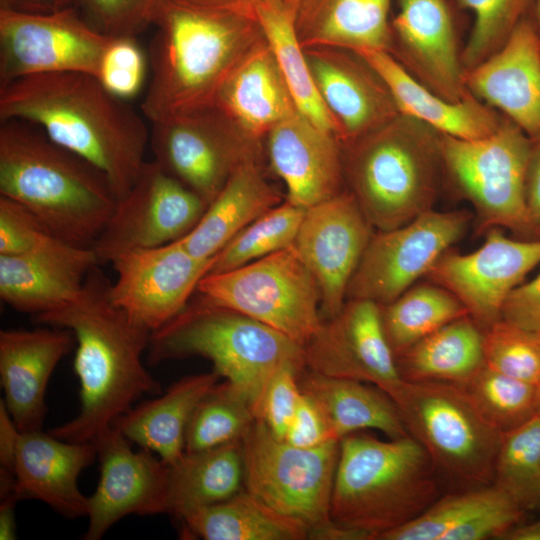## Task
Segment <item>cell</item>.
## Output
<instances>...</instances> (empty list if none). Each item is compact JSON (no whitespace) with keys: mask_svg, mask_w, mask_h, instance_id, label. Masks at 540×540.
Listing matches in <instances>:
<instances>
[{"mask_svg":"<svg viewBox=\"0 0 540 540\" xmlns=\"http://www.w3.org/2000/svg\"><path fill=\"white\" fill-rule=\"evenodd\" d=\"M111 281L99 265L76 298L33 316L36 323L70 330L75 338L74 371L80 383L78 415L50 433L70 442H94L145 394L160 384L142 362L151 332L134 323L110 299Z\"/></svg>","mask_w":540,"mask_h":540,"instance_id":"cell-1","label":"cell"},{"mask_svg":"<svg viewBox=\"0 0 540 540\" xmlns=\"http://www.w3.org/2000/svg\"><path fill=\"white\" fill-rule=\"evenodd\" d=\"M7 119L38 126L97 167L118 201L146 162L150 131L143 117L91 74L34 75L0 86V120Z\"/></svg>","mask_w":540,"mask_h":540,"instance_id":"cell-2","label":"cell"},{"mask_svg":"<svg viewBox=\"0 0 540 540\" xmlns=\"http://www.w3.org/2000/svg\"><path fill=\"white\" fill-rule=\"evenodd\" d=\"M149 46L151 71L141 103L150 123L214 105L238 63L264 38L256 19L161 0Z\"/></svg>","mask_w":540,"mask_h":540,"instance_id":"cell-3","label":"cell"},{"mask_svg":"<svg viewBox=\"0 0 540 540\" xmlns=\"http://www.w3.org/2000/svg\"><path fill=\"white\" fill-rule=\"evenodd\" d=\"M0 195L31 210L57 237L92 247L118 199L107 176L38 126L0 120Z\"/></svg>","mask_w":540,"mask_h":540,"instance_id":"cell-4","label":"cell"},{"mask_svg":"<svg viewBox=\"0 0 540 540\" xmlns=\"http://www.w3.org/2000/svg\"><path fill=\"white\" fill-rule=\"evenodd\" d=\"M438 474L410 435L380 440L354 432L340 440L330 517L375 540L417 518L440 496Z\"/></svg>","mask_w":540,"mask_h":540,"instance_id":"cell-5","label":"cell"},{"mask_svg":"<svg viewBox=\"0 0 540 540\" xmlns=\"http://www.w3.org/2000/svg\"><path fill=\"white\" fill-rule=\"evenodd\" d=\"M344 179L378 231L433 209L444 172L440 133L405 115L344 144Z\"/></svg>","mask_w":540,"mask_h":540,"instance_id":"cell-6","label":"cell"},{"mask_svg":"<svg viewBox=\"0 0 540 540\" xmlns=\"http://www.w3.org/2000/svg\"><path fill=\"white\" fill-rule=\"evenodd\" d=\"M148 361L190 356L210 360L219 376L237 387L256 414L264 388L287 361L305 365L304 347L274 328L201 296L151 333ZM306 367V366H305Z\"/></svg>","mask_w":540,"mask_h":540,"instance_id":"cell-7","label":"cell"},{"mask_svg":"<svg viewBox=\"0 0 540 540\" xmlns=\"http://www.w3.org/2000/svg\"><path fill=\"white\" fill-rule=\"evenodd\" d=\"M392 400L438 476L459 490L492 484L503 433L487 421L461 384L404 381Z\"/></svg>","mask_w":540,"mask_h":540,"instance_id":"cell-8","label":"cell"},{"mask_svg":"<svg viewBox=\"0 0 540 540\" xmlns=\"http://www.w3.org/2000/svg\"><path fill=\"white\" fill-rule=\"evenodd\" d=\"M444 172L473 205L479 233L511 230L522 239H539L526 198V173L533 141L506 117L480 139L440 134Z\"/></svg>","mask_w":540,"mask_h":540,"instance_id":"cell-9","label":"cell"},{"mask_svg":"<svg viewBox=\"0 0 540 540\" xmlns=\"http://www.w3.org/2000/svg\"><path fill=\"white\" fill-rule=\"evenodd\" d=\"M242 444L245 490L303 522L310 539L324 540L334 525L330 506L340 441L315 448L295 447L255 419Z\"/></svg>","mask_w":540,"mask_h":540,"instance_id":"cell-10","label":"cell"},{"mask_svg":"<svg viewBox=\"0 0 540 540\" xmlns=\"http://www.w3.org/2000/svg\"><path fill=\"white\" fill-rule=\"evenodd\" d=\"M197 291L207 302L262 322L303 347L322 323L316 279L294 245L232 270L208 273Z\"/></svg>","mask_w":540,"mask_h":540,"instance_id":"cell-11","label":"cell"},{"mask_svg":"<svg viewBox=\"0 0 540 540\" xmlns=\"http://www.w3.org/2000/svg\"><path fill=\"white\" fill-rule=\"evenodd\" d=\"M112 39L93 28L76 7L51 13L0 9V86L52 73L98 77Z\"/></svg>","mask_w":540,"mask_h":540,"instance_id":"cell-12","label":"cell"},{"mask_svg":"<svg viewBox=\"0 0 540 540\" xmlns=\"http://www.w3.org/2000/svg\"><path fill=\"white\" fill-rule=\"evenodd\" d=\"M470 214L434 209L400 227L373 234L347 288V299L380 306L399 297L465 234Z\"/></svg>","mask_w":540,"mask_h":540,"instance_id":"cell-13","label":"cell"},{"mask_svg":"<svg viewBox=\"0 0 540 540\" xmlns=\"http://www.w3.org/2000/svg\"><path fill=\"white\" fill-rule=\"evenodd\" d=\"M149 144L153 160L207 206L234 171L255 158V141L215 106L151 122Z\"/></svg>","mask_w":540,"mask_h":540,"instance_id":"cell-14","label":"cell"},{"mask_svg":"<svg viewBox=\"0 0 540 540\" xmlns=\"http://www.w3.org/2000/svg\"><path fill=\"white\" fill-rule=\"evenodd\" d=\"M206 207L199 195L154 160L146 161L92 248L104 264L130 250L176 241L195 227Z\"/></svg>","mask_w":540,"mask_h":540,"instance_id":"cell-15","label":"cell"},{"mask_svg":"<svg viewBox=\"0 0 540 540\" xmlns=\"http://www.w3.org/2000/svg\"><path fill=\"white\" fill-rule=\"evenodd\" d=\"M214 258L192 255L181 240L127 251L111 262L117 273L109 296L130 320L151 333L187 305Z\"/></svg>","mask_w":540,"mask_h":540,"instance_id":"cell-16","label":"cell"},{"mask_svg":"<svg viewBox=\"0 0 540 540\" xmlns=\"http://www.w3.org/2000/svg\"><path fill=\"white\" fill-rule=\"evenodd\" d=\"M538 264L540 238L512 239L500 228H492L481 247L473 252L447 250L426 277L456 296L485 330L502 319L507 297Z\"/></svg>","mask_w":540,"mask_h":540,"instance_id":"cell-17","label":"cell"},{"mask_svg":"<svg viewBox=\"0 0 540 540\" xmlns=\"http://www.w3.org/2000/svg\"><path fill=\"white\" fill-rule=\"evenodd\" d=\"M306 369L373 384L391 399L404 383L385 336L380 305L347 299L333 317L322 320L304 346Z\"/></svg>","mask_w":540,"mask_h":540,"instance_id":"cell-18","label":"cell"},{"mask_svg":"<svg viewBox=\"0 0 540 540\" xmlns=\"http://www.w3.org/2000/svg\"><path fill=\"white\" fill-rule=\"evenodd\" d=\"M372 229L350 191L306 209L294 247L316 279L322 320L335 316L345 304Z\"/></svg>","mask_w":540,"mask_h":540,"instance_id":"cell-19","label":"cell"},{"mask_svg":"<svg viewBox=\"0 0 540 540\" xmlns=\"http://www.w3.org/2000/svg\"><path fill=\"white\" fill-rule=\"evenodd\" d=\"M389 53L420 83L459 102L465 85L462 51L449 0H398Z\"/></svg>","mask_w":540,"mask_h":540,"instance_id":"cell-20","label":"cell"},{"mask_svg":"<svg viewBox=\"0 0 540 540\" xmlns=\"http://www.w3.org/2000/svg\"><path fill=\"white\" fill-rule=\"evenodd\" d=\"M100 463L96 490L88 497L85 540H99L121 518L162 513L167 465L154 453L134 451L115 425L94 441Z\"/></svg>","mask_w":540,"mask_h":540,"instance_id":"cell-21","label":"cell"},{"mask_svg":"<svg viewBox=\"0 0 540 540\" xmlns=\"http://www.w3.org/2000/svg\"><path fill=\"white\" fill-rule=\"evenodd\" d=\"M96 265L92 247L51 235L23 254L0 255V297L17 311L46 313L76 298Z\"/></svg>","mask_w":540,"mask_h":540,"instance_id":"cell-22","label":"cell"},{"mask_svg":"<svg viewBox=\"0 0 540 540\" xmlns=\"http://www.w3.org/2000/svg\"><path fill=\"white\" fill-rule=\"evenodd\" d=\"M304 51L323 102L338 124V140L343 145L399 114L383 80L357 53L326 46Z\"/></svg>","mask_w":540,"mask_h":540,"instance_id":"cell-23","label":"cell"},{"mask_svg":"<svg viewBox=\"0 0 540 540\" xmlns=\"http://www.w3.org/2000/svg\"><path fill=\"white\" fill-rule=\"evenodd\" d=\"M468 91L532 141L540 138V34L526 15L503 46L465 73Z\"/></svg>","mask_w":540,"mask_h":540,"instance_id":"cell-24","label":"cell"},{"mask_svg":"<svg viewBox=\"0 0 540 540\" xmlns=\"http://www.w3.org/2000/svg\"><path fill=\"white\" fill-rule=\"evenodd\" d=\"M267 135L270 161L286 184L289 202L307 209L342 192V150L335 135L298 111Z\"/></svg>","mask_w":540,"mask_h":540,"instance_id":"cell-25","label":"cell"},{"mask_svg":"<svg viewBox=\"0 0 540 540\" xmlns=\"http://www.w3.org/2000/svg\"><path fill=\"white\" fill-rule=\"evenodd\" d=\"M74 345L65 328L0 331L2 400L20 432L42 429L48 381Z\"/></svg>","mask_w":540,"mask_h":540,"instance_id":"cell-26","label":"cell"},{"mask_svg":"<svg viewBox=\"0 0 540 540\" xmlns=\"http://www.w3.org/2000/svg\"><path fill=\"white\" fill-rule=\"evenodd\" d=\"M96 457L94 442H70L42 429L21 432L13 495L42 501L67 518L87 516L88 497L78 477Z\"/></svg>","mask_w":540,"mask_h":540,"instance_id":"cell-27","label":"cell"},{"mask_svg":"<svg viewBox=\"0 0 540 540\" xmlns=\"http://www.w3.org/2000/svg\"><path fill=\"white\" fill-rule=\"evenodd\" d=\"M353 52L380 76L400 114L440 134L480 139L495 132L503 121L504 116L471 93L459 102L444 99L416 80L388 51L362 48Z\"/></svg>","mask_w":540,"mask_h":540,"instance_id":"cell-28","label":"cell"},{"mask_svg":"<svg viewBox=\"0 0 540 540\" xmlns=\"http://www.w3.org/2000/svg\"><path fill=\"white\" fill-rule=\"evenodd\" d=\"M213 106L254 141L297 111L265 37L234 68Z\"/></svg>","mask_w":540,"mask_h":540,"instance_id":"cell-29","label":"cell"},{"mask_svg":"<svg viewBox=\"0 0 540 540\" xmlns=\"http://www.w3.org/2000/svg\"><path fill=\"white\" fill-rule=\"evenodd\" d=\"M280 204L255 158L243 162L206 207L195 227L180 240L194 256L210 259L242 229Z\"/></svg>","mask_w":540,"mask_h":540,"instance_id":"cell-30","label":"cell"},{"mask_svg":"<svg viewBox=\"0 0 540 540\" xmlns=\"http://www.w3.org/2000/svg\"><path fill=\"white\" fill-rule=\"evenodd\" d=\"M391 0H299L295 28L303 48L355 51L391 46Z\"/></svg>","mask_w":540,"mask_h":540,"instance_id":"cell-31","label":"cell"},{"mask_svg":"<svg viewBox=\"0 0 540 540\" xmlns=\"http://www.w3.org/2000/svg\"><path fill=\"white\" fill-rule=\"evenodd\" d=\"M219 377L214 370L185 376L161 396L131 408L114 425L130 442L172 464L185 453V434L195 408Z\"/></svg>","mask_w":540,"mask_h":540,"instance_id":"cell-32","label":"cell"},{"mask_svg":"<svg viewBox=\"0 0 540 540\" xmlns=\"http://www.w3.org/2000/svg\"><path fill=\"white\" fill-rule=\"evenodd\" d=\"M166 465L162 513L179 520L245 489L242 440L185 452L176 462Z\"/></svg>","mask_w":540,"mask_h":540,"instance_id":"cell-33","label":"cell"},{"mask_svg":"<svg viewBox=\"0 0 540 540\" xmlns=\"http://www.w3.org/2000/svg\"><path fill=\"white\" fill-rule=\"evenodd\" d=\"M300 387L320 407L339 441L365 429L379 430L389 438L409 435L395 402L376 386L305 368Z\"/></svg>","mask_w":540,"mask_h":540,"instance_id":"cell-34","label":"cell"},{"mask_svg":"<svg viewBox=\"0 0 540 540\" xmlns=\"http://www.w3.org/2000/svg\"><path fill=\"white\" fill-rule=\"evenodd\" d=\"M406 382L463 384L484 365L483 330L470 317L456 319L396 357Z\"/></svg>","mask_w":540,"mask_h":540,"instance_id":"cell-35","label":"cell"},{"mask_svg":"<svg viewBox=\"0 0 540 540\" xmlns=\"http://www.w3.org/2000/svg\"><path fill=\"white\" fill-rule=\"evenodd\" d=\"M187 535L205 540H305L309 528L247 492L195 510L180 519Z\"/></svg>","mask_w":540,"mask_h":540,"instance_id":"cell-36","label":"cell"},{"mask_svg":"<svg viewBox=\"0 0 540 540\" xmlns=\"http://www.w3.org/2000/svg\"><path fill=\"white\" fill-rule=\"evenodd\" d=\"M297 5L265 4L256 19L271 48L299 113L317 127L335 135L339 127L323 102L295 28Z\"/></svg>","mask_w":540,"mask_h":540,"instance_id":"cell-37","label":"cell"},{"mask_svg":"<svg viewBox=\"0 0 540 540\" xmlns=\"http://www.w3.org/2000/svg\"><path fill=\"white\" fill-rule=\"evenodd\" d=\"M380 310L395 357L442 326L469 316L456 296L433 282L411 286Z\"/></svg>","mask_w":540,"mask_h":540,"instance_id":"cell-38","label":"cell"},{"mask_svg":"<svg viewBox=\"0 0 540 540\" xmlns=\"http://www.w3.org/2000/svg\"><path fill=\"white\" fill-rule=\"evenodd\" d=\"M246 396L233 384L218 382L195 408L185 434V452L242 440L255 421Z\"/></svg>","mask_w":540,"mask_h":540,"instance_id":"cell-39","label":"cell"},{"mask_svg":"<svg viewBox=\"0 0 540 540\" xmlns=\"http://www.w3.org/2000/svg\"><path fill=\"white\" fill-rule=\"evenodd\" d=\"M493 484L526 511L540 507V416L503 433Z\"/></svg>","mask_w":540,"mask_h":540,"instance_id":"cell-40","label":"cell"},{"mask_svg":"<svg viewBox=\"0 0 540 540\" xmlns=\"http://www.w3.org/2000/svg\"><path fill=\"white\" fill-rule=\"evenodd\" d=\"M305 211L288 200L269 209L218 252L209 273L232 270L293 246Z\"/></svg>","mask_w":540,"mask_h":540,"instance_id":"cell-41","label":"cell"},{"mask_svg":"<svg viewBox=\"0 0 540 540\" xmlns=\"http://www.w3.org/2000/svg\"><path fill=\"white\" fill-rule=\"evenodd\" d=\"M461 385L487 421L502 433L522 425L537 414L536 384L484 365Z\"/></svg>","mask_w":540,"mask_h":540,"instance_id":"cell-42","label":"cell"},{"mask_svg":"<svg viewBox=\"0 0 540 540\" xmlns=\"http://www.w3.org/2000/svg\"><path fill=\"white\" fill-rule=\"evenodd\" d=\"M474 12L475 21L462 49L465 73L497 52L531 6L528 0H455Z\"/></svg>","mask_w":540,"mask_h":540,"instance_id":"cell-43","label":"cell"},{"mask_svg":"<svg viewBox=\"0 0 540 540\" xmlns=\"http://www.w3.org/2000/svg\"><path fill=\"white\" fill-rule=\"evenodd\" d=\"M485 365L510 377L540 383V332L504 319L483 330Z\"/></svg>","mask_w":540,"mask_h":540,"instance_id":"cell-44","label":"cell"},{"mask_svg":"<svg viewBox=\"0 0 540 540\" xmlns=\"http://www.w3.org/2000/svg\"><path fill=\"white\" fill-rule=\"evenodd\" d=\"M161 0H77L88 23L110 38L137 37L152 26Z\"/></svg>","mask_w":540,"mask_h":540,"instance_id":"cell-45","label":"cell"},{"mask_svg":"<svg viewBox=\"0 0 540 540\" xmlns=\"http://www.w3.org/2000/svg\"><path fill=\"white\" fill-rule=\"evenodd\" d=\"M305 368L299 362H284L271 375L262 393L255 418L278 439H284L296 412L302 395L300 375Z\"/></svg>","mask_w":540,"mask_h":540,"instance_id":"cell-46","label":"cell"},{"mask_svg":"<svg viewBox=\"0 0 540 540\" xmlns=\"http://www.w3.org/2000/svg\"><path fill=\"white\" fill-rule=\"evenodd\" d=\"M147 61L136 37L113 38L102 58L98 79L117 97L129 101L144 85Z\"/></svg>","mask_w":540,"mask_h":540,"instance_id":"cell-47","label":"cell"},{"mask_svg":"<svg viewBox=\"0 0 540 540\" xmlns=\"http://www.w3.org/2000/svg\"><path fill=\"white\" fill-rule=\"evenodd\" d=\"M51 235L54 234L31 210L0 195V255L23 254Z\"/></svg>","mask_w":540,"mask_h":540,"instance_id":"cell-48","label":"cell"},{"mask_svg":"<svg viewBox=\"0 0 540 540\" xmlns=\"http://www.w3.org/2000/svg\"><path fill=\"white\" fill-rule=\"evenodd\" d=\"M283 440L299 448H315L339 441L334 437L320 407L303 392Z\"/></svg>","mask_w":540,"mask_h":540,"instance_id":"cell-49","label":"cell"},{"mask_svg":"<svg viewBox=\"0 0 540 540\" xmlns=\"http://www.w3.org/2000/svg\"><path fill=\"white\" fill-rule=\"evenodd\" d=\"M501 317L519 327L540 332V272L509 294Z\"/></svg>","mask_w":540,"mask_h":540,"instance_id":"cell-50","label":"cell"},{"mask_svg":"<svg viewBox=\"0 0 540 540\" xmlns=\"http://www.w3.org/2000/svg\"><path fill=\"white\" fill-rule=\"evenodd\" d=\"M20 430L0 400V498L13 494Z\"/></svg>","mask_w":540,"mask_h":540,"instance_id":"cell-51","label":"cell"},{"mask_svg":"<svg viewBox=\"0 0 540 540\" xmlns=\"http://www.w3.org/2000/svg\"><path fill=\"white\" fill-rule=\"evenodd\" d=\"M183 4L232 12L256 19V10L265 4L297 5L299 0H174ZM257 20V19H256Z\"/></svg>","mask_w":540,"mask_h":540,"instance_id":"cell-52","label":"cell"},{"mask_svg":"<svg viewBox=\"0 0 540 540\" xmlns=\"http://www.w3.org/2000/svg\"><path fill=\"white\" fill-rule=\"evenodd\" d=\"M526 198L530 215L540 228V138L533 141L526 173Z\"/></svg>","mask_w":540,"mask_h":540,"instance_id":"cell-53","label":"cell"},{"mask_svg":"<svg viewBox=\"0 0 540 540\" xmlns=\"http://www.w3.org/2000/svg\"><path fill=\"white\" fill-rule=\"evenodd\" d=\"M77 0H0V9L22 13H51L76 7Z\"/></svg>","mask_w":540,"mask_h":540,"instance_id":"cell-54","label":"cell"},{"mask_svg":"<svg viewBox=\"0 0 540 540\" xmlns=\"http://www.w3.org/2000/svg\"><path fill=\"white\" fill-rule=\"evenodd\" d=\"M17 498L14 495H8L1 498L0 503V539H16V519L15 504Z\"/></svg>","mask_w":540,"mask_h":540,"instance_id":"cell-55","label":"cell"},{"mask_svg":"<svg viewBox=\"0 0 540 540\" xmlns=\"http://www.w3.org/2000/svg\"><path fill=\"white\" fill-rule=\"evenodd\" d=\"M502 539L509 540H540V520L526 525H516Z\"/></svg>","mask_w":540,"mask_h":540,"instance_id":"cell-56","label":"cell"},{"mask_svg":"<svg viewBox=\"0 0 540 540\" xmlns=\"http://www.w3.org/2000/svg\"><path fill=\"white\" fill-rule=\"evenodd\" d=\"M532 6V18H530L535 25L537 31L540 34V0H533L531 3ZM530 6V7H531Z\"/></svg>","mask_w":540,"mask_h":540,"instance_id":"cell-57","label":"cell"},{"mask_svg":"<svg viewBox=\"0 0 540 540\" xmlns=\"http://www.w3.org/2000/svg\"><path fill=\"white\" fill-rule=\"evenodd\" d=\"M537 414L540 416V383L538 384Z\"/></svg>","mask_w":540,"mask_h":540,"instance_id":"cell-58","label":"cell"},{"mask_svg":"<svg viewBox=\"0 0 540 540\" xmlns=\"http://www.w3.org/2000/svg\"><path fill=\"white\" fill-rule=\"evenodd\" d=\"M530 3H532L533 0H528Z\"/></svg>","mask_w":540,"mask_h":540,"instance_id":"cell-59","label":"cell"}]
</instances>
